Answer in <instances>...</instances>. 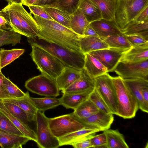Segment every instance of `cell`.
<instances>
[{"label":"cell","mask_w":148,"mask_h":148,"mask_svg":"<svg viewBox=\"0 0 148 148\" xmlns=\"http://www.w3.org/2000/svg\"><path fill=\"white\" fill-rule=\"evenodd\" d=\"M39 28L38 38L72 50L81 51L80 36L72 30L54 20L34 15Z\"/></svg>","instance_id":"cell-1"},{"label":"cell","mask_w":148,"mask_h":148,"mask_svg":"<svg viewBox=\"0 0 148 148\" xmlns=\"http://www.w3.org/2000/svg\"><path fill=\"white\" fill-rule=\"evenodd\" d=\"M31 45L38 46L60 60L65 66L82 70L84 66L85 54L81 51L71 49L38 37L28 38Z\"/></svg>","instance_id":"cell-2"},{"label":"cell","mask_w":148,"mask_h":148,"mask_svg":"<svg viewBox=\"0 0 148 148\" xmlns=\"http://www.w3.org/2000/svg\"><path fill=\"white\" fill-rule=\"evenodd\" d=\"M117 103V115L124 119L134 117L139 108L138 102L123 78L112 77Z\"/></svg>","instance_id":"cell-3"},{"label":"cell","mask_w":148,"mask_h":148,"mask_svg":"<svg viewBox=\"0 0 148 148\" xmlns=\"http://www.w3.org/2000/svg\"><path fill=\"white\" fill-rule=\"evenodd\" d=\"M30 54L32 59L41 74L56 80L65 66L58 59L41 48L31 45Z\"/></svg>","instance_id":"cell-4"},{"label":"cell","mask_w":148,"mask_h":148,"mask_svg":"<svg viewBox=\"0 0 148 148\" xmlns=\"http://www.w3.org/2000/svg\"><path fill=\"white\" fill-rule=\"evenodd\" d=\"M148 0H118L114 22L121 30L123 29L146 6Z\"/></svg>","instance_id":"cell-5"},{"label":"cell","mask_w":148,"mask_h":148,"mask_svg":"<svg viewBox=\"0 0 148 148\" xmlns=\"http://www.w3.org/2000/svg\"><path fill=\"white\" fill-rule=\"evenodd\" d=\"M49 119L44 112L38 110L36 115L38 147L40 148H57L60 146L58 138L52 133L49 126Z\"/></svg>","instance_id":"cell-6"},{"label":"cell","mask_w":148,"mask_h":148,"mask_svg":"<svg viewBox=\"0 0 148 148\" xmlns=\"http://www.w3.org/2000/svg\"><path fill=\"white\" fill-rule=\"evenodd\" d=\"M49 120L51 130L58 138L85 128L71 113L49 118Z\"/></svg>","instance_id":"cell-7"},{"label":"cell","mask_w":148,"mask_h":148,"mask_svg":"<svg viewBox=\"0 0 148 148\" xmlns=\"http://www.w3.org/2000/svg\"><path fill=\"white\" fill-rule=\"evenodd\" d=\"M25 86L29 91L41 96L56 97L60 95L56 80L42 74L28 79Z\"/></svg>","instance_id":"cell-8"},{"label":"cell","mask_w":148,"mask_h":148,"mask_svg":"<svg viewBox=\"0 0 148 148\" xmlns=\"http://www.w3.org/2000/svg\"><path fill=\"white\" fill-rule=\"evenodd\" d=\"M95 88L104 101L111 113L117 115V103L112 76L107 73L95 78Z\"/></svg>","instance_id":"cell-9"},{"label":"cell","mask_w":148,"mask_h":148,"mask_svg":"<svg viewBox=\"0 0 148 148\" xmlns=\"http://www.w3.org/2000/svg\"><path fill=\"white\" fill-rule=\"evenodd\" d=\"M112 72L122 78L138 79L148 81V59L136 63L119 61Z\"/></svg>","instance_id":"cell-10"},{"label":"cell","mask_w":148,"mask_h":148,"mask_svg":"<svg viewBox=\"0 0 148 148\" xmlns=\"http://www.w3.org/2000/svg\"><path fill=\"white\" fill-rule=\"evenodd\" d=\"M12 3L18 17L23 35L28 38L38 37L39 28L32 14L28 12L22 4Z\"/></svg>","instance_id":"cell-11"},{"label":"cell","mask_w":148,"mask_h":148,"mask_svg":"<svg viewBox=\"0 0 148 148\" xmlns=\"http://www.w3.org/2000/svg\"><path fill=\"white\" fill-rule=\"evenodd\" d=\"M126 50L109 48L92 51L89 53L97 59L107 69L108 72H112Z\"/></svg>","instance_id":"cell-12"},{"label":"cell","mask_w":148,"mask_h":148,"mask_svg":"<svg viewBox=\"0 0 148 148\" xmlns=\"http://www.w3.org/2000/svg\"><path fill=\"white\" fill-rule=\"evenodd\" d=\"M82 123L86 128H97L100 131L109 129L114 120L113 114L106 113L101 110L85 118H79L73 115Z\"/></svg>","instance_id":"cell-13"},{"label":"cell","mask_w":148,"mask_h":148,"mask_svg":"<svg viewBox=\"0 0 148 148\" xmlns=\"http://www.w3.org/2000/svg\"><path fill=\"white\" fill-rule=\"evenodd\" d=\"M95 88V78H92L84 68L80 77L62 92L68 94L81 93L92 92Z\"/></svg>","instance_id":"cell-14"},{"label":"cell","mask_w":148,"mask_h":148,"mask_svg":"<svg viewBox=\"0 0 148 148\" xmlns=\"http://www.w3.org/2000/svg\"><path fill=\"white\" fill-rule=\"evenodd\" d=\"M82 70L65 66L56 79L59 90L64 91L79 78L81 75Z\"/></svg>","instance_id":"cell-15"},{"label":"cell","mask_w":148,"mask_h":148,"mask_svg":"<svg viewBox=\"0 0 148 148\" xmlns=\"http://www.w3.org/2000/svg\"><path fill=\"white\" fill-rule=\"evenodd\" d=\"M148 59V44L134 46L125 51L120 61L129 63H136Z\"/></svg>","instance_id":"cell-16"},{"label":"cell","mask_w":148,"mask_h":148,"mask_svg":"<svg viewBox=\"0 0 148 148\" xmlns=\"http://www.w3.org/2000/svg\"><path fill=\"white\" fill-rule=\"evenodd\" d=\"M123 79L136 99L138 103L139 108L142 111L147 113L148 105L143 99L141 89L145 84L148 83V81L135 78Z\"/></svg>","instance_id":"cell-17"},{"label":"cell","mask_w":148,"mask_h":148,"mask_svg":"<svg viewBox=\"0 0 148 148\" xmlns=\"http://www.w3.org/2000/svg\"><path fill=\"white\" fill-rule=\"evenodd\" d=\"M98 36L103 40L107 37L121 33L113 22L101 19L90 23Z\"/></svg>","instance_id":"cell-18"},{"label":"cell","mask_w":148,"mask_h":148,"mask_svg":"<svg viewBox=\"0 0 148 148\" xmlns=\"http://www.w3.org/2000/svg\"><path fill=\"white\" fill-rule=\"evenodd\" d=\"M80 49L84 54L109 48L107 44L98 36H80Z\"/></svg>","instance_id":"cell-19"},{"label":"cell","mask_w":148,"mask_h":148,"mask_svg":"<svg viewBox=\"0 0 148 148\" xmlns=\"http://www.w3.org/2000/svg\"><path fill=\"white\" fill-rule=\"evenodd\" d=\"M100 10L102 19L114 22V15L118 0H90Z\"/></svg>","instance_id":"cell-20"},{"label":"cell","mask_w":148,"mask_h":148,"mask_svg":"<svg viewBox=\"0 0 148 148\" xmlns=\"http://www.w3.org/2000/svg\"><path fill=\"white\" fill-rule=\"evenodd\" d=\"M85 54L84 68L92 78H95L108 72L106 68L97 59L88 53Z\"/></svg>","instance_id":"cell-21"},{"label":"cell","mask_w":148,"mask_h":148,"mask_svg":"<svg viewBox=\"0 0 148 148\" xmlns=\"http://www.w3.org/2000/svg\"><path fill=\"white\" fill-rule=\"evenodd\" d=\"M29 140V138L25 136L0 131V147L2 148H22Z\"/></svg>","instance_id":"cell-22"},{"label":"cell","mask_w":148,"mask_h":148,"mask_svg":"<svg viewBox=\"0 0 148 148\" xmlns=\"http://www.w3.org/2000/svg\"><path fill=\"white\" fill-rule=\"evenodd\" d=\"M100 131L97 128H84L58 138L60 146L72 145L86 136Z\"/></svg>","instance_id":"cell-23"},{"label":"cell","mask_w":148,"mask_h":148,"mask_svg":"<svg viewBox=\"0 0 148 148\" xmlns=\"http://www.w3.org/2000/svg\"><path fill=\"white\" fill-rule=\"evenodd\" d=\"M92 92L81 93L68 94L63 93L60 98V105L67 109H76L83 102L88 99Z\"/></svg>","instance_id":"cell-24"},{"label":"cell","mask_w":148,"mask_h":148,"mask_svg":"<svg viewBox=\"0 0 148 148\" xmlns=\"http://www.w3.org/2000/svg\"><path fill=\"white\" fill-rule=\"evenodd\" d=\"M78 8L90 23L102 19L100 10L90 0H80Z\"/></svg>","instance_id":"cell-25"},{"label":"cell","mask_w":148,"mask_h":148,"mask_svg":"<svg viewBox=\"0 0 148 148\" xmlns=\"http://www.w3.org/2000/svg\"><path fill=\"white\" fill-rule=\"evenodd\" d=\"M90 23L78 8L70 14V29L80 36H84V30Z\"/></svg>","instance_id":"cell-26"},{"label":"cell","mask_w":148,"mask_h":148,"mask_svg":"<svg viewBox=\"0 0 148 148\" xmlns=\"http://www.w3.org/2000/svg\"><path fill=\"white\" fill-rule=\"evenodd\" d=\"M0 111L6 116L25 136L30 140L36 142L37 141L36 133L31 128L27 126L19 120L13 116L6 108L0 100Z\"/></svg>","instance_id":"cell-27"},{"label":"cell","mask_w":148,"mask_h":148,"mask_svg":"<svg viewBox=\"0 0 148 148\" xmlns=\"http://www.w3.org/2000/svg\"><path fill=\"white\" fill-rule=\"evenodd\" d=\"M107 139L106 148H129L123 134L117 130L103 131Z\"/></svg>","instance_id":"cell-28"},{"label":"cell","mask_w":148,"mask_h":148,"mask_svg":"<svg viewBox=\"0 0 148 148\" xmlns=\"http://www.w3.org/2000/svg\"><path fill=\"white\" fill-rule=\"evenodd\" d=\"M1 100L10 114L27 126L30 127L28 124L29 122L36 121V115L27 113L13 103L3 100Z\"/></svg>","instance_id":"cell-29"},{"label":"cell","mask_w":148,"mask_h":148,"mask_svg":"<svg viewBox=\"0 0 148 148\" xmlns=\"http://www.w3.org/2000/svg\"><path fill=\"white\" fill-rule=\"evenodd\" d=\"M28 92H26L25 95L22 97L12 99H7L2 100L7 101L16 105L27 113L36 115L37 109L31 99Z\"/></svg>","instance_id":"cell-30"},{"label":"cell","mask_w":148,"mask_h":148,"mask_svg":"<svg viewBox=\"0 0 148 148\" xmlns=\"http://www.w3.org/2000/svg\"><path fill=\"white\" fill-rule=\"evenodd\" d=\"M103 40L107 44L109 48L127 51L132 46L125 35L122 33L108 36Z\"/></svg>","instance_id":"cell-31"},{"label":"cell","mask_w":148,"mask_h":148,"mask_svg":"<svg viewBox=\"0 0 148 148\" xmlns=\"http://www.w3.org/2000/svg\"><path fill=\"white\" fill-rule=\"evenodd\" d=\"M42 7L54 21L70 29V14L56 8Z\"/></svg>","instance_id":"cell-32"},{"label":"cell","mask_w":148,"mask_h":148,"mask_svg":"<svg viewBox=\"0 0 148 148\" xmlns=\"http://www.w3.org/2000/svg\"><path fill=\"white\" fill-rule=\"evenodd\" d=\"M38 110L45 112L60 105V98L46 97L37 98L30 97Z\"/></svg>","instance_id":"cell-33"},{"label":"cell","mask_w":148,"mask_h":148,"mask_svg":"<svg viewBox=\"0 0 148 148\" xmlns=\"http://www.w3.org/2000/svg\"><path fill=\"white\" fill-rule=\"evenodd\" d=\"M1 10L14 32L23 35L18 17L12 4H8Z\"/></svg>","instance_id":"cell-34"},{"label":"cell","mask_w":148,"mask_h":148,"mask_svg":"<svg viewBox=\"0 0 148 148\" xmlns=\"http://www.w3.org/2000/svg\"><path fill=\"white\" fill-rule=\"evenodd\" d=\"M99 109L89 99L83 102L72 114L79 118L88 117L99 111Z\"/></svg>","instance_id":"cell-35"},{"label":"cell","mask_w":148,"mask_h":148,"mask_svg":"<svg viewBox=\"0 0 148 148\" xmlns=\"http://www.w3.org/2000/svg\"><path fill=\"white\" fill-rule=\"evenodd\" d=\"M0 65L1 69L19 58L25 52L22 49L5 50L1 49Z\"/></svg>","instance_id":"cell-36"},{"label":"cell","mask_w":148,"mask_h":148,"mask_svg":"<svg viewBox=\"0 0 148 148\" xmlns=\"http://www.w3.org/2000/svg\"><path fill=\"white\" fill-rule=\"evenodd\" d=\"M125 35L137 34L148 31V20L143 21L133 20L120 30Z\"/></svg>","instance_id":"cell-37"},{"label":"cell","mask_w":148,"mask_h":148,"mask_svg":"<svg viewBox=\"0 0 148 148\" xmlns=\"http://www.w3.org/2000/svg\"><path fill=\"white\" fill-rule=\"evenodd\" d=\"M0 131L4 133L25 136L6 116L0 111Z\"/></svg>","instance_id":"cell-38"},{"label":"cell","mask_w":148,"mask_h":148,"mask_svg":"<svg viewBox=\"0 0 148 148\" xmlns=\"http://www.w3.org/2000/svg\"><path fill=\"white\" fill-rule=\"evenodd\" d=\"M3 86L8 94L9 98H16L23 97L26 95L16 85L5 76L3 79Z\"/></svg>","instance_id":"cell-39"},{"label":"cell","mask_w":148,"mask_h":148,"mask_svg":"<svg viewBox=\"0 0 148 148\" xmlns=\"http://www.w3.org/2000/svg\"><path fill=\"white\" fill-rule=\"evenodd\" d=\"M88 99L99 110L106 113H111L108 106L95 88L90 93Z\"/></svg>","instance_id":"cell-40"},{"label":"cell","mask_w":148,"mask_h":148,"mask_svg":"<svg viewBox=\"0 0 148 148\" xmlns=\"http://www.w3.org/2000/svg\"><path fill=\"white\" fill-rule=\"evenodd\" d=\"M21 35L16 32L7 31L0 37V47L5 45L11 44L15 46L20 42Z\"/></svg>","instance_id":"cell-41"},{"label":"cell","mask_w":148,"mask_h":148,"mask_svg":"<svg viewBox=\"0 0 148 148\" xmlns=\"http://www.w3.org/2000/svg\"><path fill=\"white\" fill-rule=\"evenodd\" d=\"M80 0H57V8L71 14L78 8Z\"/></svg>","instance_id":"cell-42"},{"label":"cell","mask_w":148,"mask_h":148,"mask_svg":"<svg viewBox=\"0 0 148 148\" xmlns=\"http://www.w3.org/2000/svg\"><path fill=\"white\" fill-rule=\"evenodd\" d=\"M90 140L92 147L106 148L107 139L103 132L99 134L93 135Z\"/></svg>","instance_id":"cell-43"},{"label":"cell","mask_w":148,"mask_h":148,"mask_svg":"<svg viewBox=\"0 0 148 148\" xmlns=\"http://www.w3.org/2000/svg\"><path fill=\"white\" fill-rule=\"evenodd\" d=\"M27 7L31 14L46 19L54 20L42 7L34 5H29Z\"/></svg>","instance_id":"cell-44"},{"label":"cell","mask_w":148,"mask_h":148,"mask_svg":"<svg viewBox=\"0 0 148 148\" xmlns=\"http://www.w3.org/2000/svg\"><path fill=\"white\" fill-rule=\"evenodd\" d=\"M125 35L132 46L148 44V40L139 35L134 34Z\"/></svg>","instance_id":"cell-45"},{"label":"cell","mask_w":148,"mask_h":148,"mask_svg":"<svg viewBox=\"0 0 148 148\" xmlns=\"http://www.w3.org/2000/svg\"><path fill=\"white\" fill-rule=\"evenodd\" d=\"M95 133L86 136L81 140L76 142L71 145L75 148H88L92 147L90 139Z\"/></svg>","instance_id":"cell-46"},{"label":"cell","mask_w":148,"mask_h":148,"mask_svg":"<svg viewBox=\"0 0 148 148\" xmlns=\"http://www.w3.org/2000/svg\"><path fill=\"white\" fill-rule=\"evenodd\" d=\"M0 29L14 32L2 10L0 11Z\"/></svg>","instance_id":"cell-47"},{"label":"cell","mask_w":148,"mask_h":148,"mask_svg":"<svg viewBox=\"0 0 148 148\" xmlns=\"http://www.w3.org/2000/svg\"><path fill=\"white\" fill-rule=\"evenodd\" d=\"M57 0H37L33 5L57 8Z\"/></svg>","instance_id":"cell-48"},{"label":"cell","mask_w":148,"mask_h":148,"mask_svg":"<svg viewBox=\"0 0 148 148\" xmlns=\"http://www.w3.org/2000/svg\"><path fill=\"white\" fill-rule=\"evenodd\" d=\"M148 5L144 7L135 18L133 20L143 21L148 20Z\"/></svg>","instance_id":"cell-49"},{"label":"cell","mask_w":148,"mask_h":148,"mask_svg":"<svg viewBox=\"0 0 148 148\" xmlns=\"http://www.w3.org/2000/svg\"><path fill=\"white\" fill-rule=\"evenodd\" d=\"M4 76L2 73H0V100L9 98L7 93L3 86Z\"/></svg>","instance_id":"cell-50"},{"label":"cell","mask_w":148,"mask_h":148,"mask_svg":"<svg viewBox=\"0 0 148 148\" xmlns=\"http://www.w3.org/2000/svg\"><path fill=\"white\" fill-rule=\"evenodd\" d=\"M84 36H98L90 24L88 25L85 28L84 32Z\"/></svg>","instance_id":"cell-51"},{"label":"cell","mask_w":148,"mask_h":148,"mask_svg":"<svg viewBox=\"0 0 148 148\" xmlns=\"http://www.w3.org/2000/svg\"><path fill=\"white\" fill-rule=\"evenodd\" d=\"M141 92L144 101L148 105V83L143 86L141 89Z\"/></svg>","instance_id":"cell-52"},{"label":"cell","mask_w":148,"mask_h":148,"mask_svg":"<svg viewBox=\"0 0 148 148\" xmlns=\"http://www.w3.org/2000/svg\"><path fill=\"white\" fill-rule=\"evenodd\" d=\"M37 0H23L22 4L26 6L32 5Z\"/></svg>","instance_id":"cell-53"},{"label":"cell","mask_w":148,"mask_h":148,"mask_svg":"<svg viewBox=\"0 0 148 148\" xmlns=\"http://www.w3.org/2000/svg\"><path fill=\"white\" fill-rule=\"evenodd\" d=\"M23 0H13L12 3L22 4Z\"/></svg>","instance_id":"cell-54"},{"label":"cell","mask_w":148,"mask_h":148,"mask_svg":"<svg viewBox=\"0 0 148 148\" xmlns=\"http://www.w3.org/2000/svg\"><path fill=\"white\" fill-rule=\"evenodd\" d=\"M7 31L0 29V37L2 36Z\"/></svg>","instance_id":"cell-55"},{"label":"cell","mask_w":148,"mask_h":148,"mask_svg":"<svg viewBox=\"0 0 148 148\" xmlns=\"http://www.w3.org/2000/svg\"><path fill=\"white\" fill-rule=\"evenodd\" d=\"M6 1H7L8 3V4H11L12 3V1L13 0H5Z\"/></svg>","instance_id":"cell-56"},{"label":"cell","mask_w":148,"mask_h":148,"mask_svg":"<svg viewBox=\"0 0 148 148\" xmlns=\"http://www.w3.org/2000/svg\"><path fill=\"white\" fill-rule=\"evenodd\" d=\"M1 52V49L0 50V60ZM1 68L0 65V73H2V72H1Z\"/></svg>","instance_id":"cell-57"}]
</instances>
